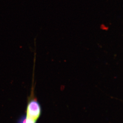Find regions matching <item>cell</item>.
<instances>
[{"instance_id":"obj_1","label":"cell","mask_w":123,"mask_h":123,"mask_svg":"<svg viewBox=\"0 0 123 123\" xmlns=\"http://www.w3.org/2000/svg\"><path fill=\"white\" fill-rule=\"evenodd\" d=\"M42 112V107L37 100L33 99L28 101L26 115L28 117L37 121L41 116Z\"/></svg>"},{"instance_id":"obj_2","label":"cell","mask_w":123,"mask_h":123,"mask_svg":"<svg viewBox=\"0 0 123 123\" xmlns=\"http://www.w3.org/2000/svg\"><path fill=\"white\" fill-rule=\"evenodd\" d=\"M16 123H37V121L28 117L26 115H22L18 119Z\"/></svg>"}]
</instances>
